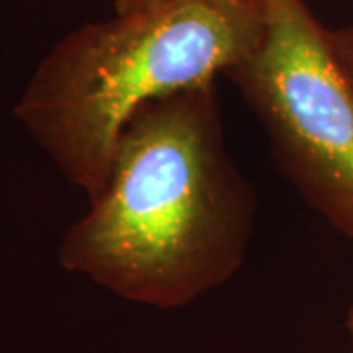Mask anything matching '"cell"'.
<instances>
[{"label": "cell", "instance_id": "cell-4", "mask_svg": "<svg viewBox=\"0 0 353 353\" xmlns=\"http://www.w3.org/2000/svg\"><path fill=\"white\" fill-rule=\"evenodd\" d=\"M332 41L340 55L341 63L347 69L353 81V26H345L340 30H332Z\"/></svg>", "mask_w": 353, "mask_h": 353}, {"label": "cell", "instance_id": "cell-6", "mask_svg": "<svg viewBox=\"0 0 353 353\" xmlns=\"http://www.w3.org/2000/svg\"><path fill=\"white\" fill-rule=\"evenodd\" d=\"M347 330H350V341H352V350L350 353H353V306L350 310V316H347Z\"/></svg>", "mask_w": 353, "mask_h": 353}, {"label": "cell", "instance_id": "cell-5", "mask_svg": "<svg viewBox=\"0 0 353 353\" xmlns=\"http://www.w3.org/2000/svg\"><path fill=\"white\" fill-rule=\"evenodd\" d=\"M161 2H165V0H112L114 12L116 14L145 10V8H153V6H157V4H161Z\"/></svg>", "mask_w": 353, "mask_h": 353}, {"label": "cell", "instance_id": "cell-1", "mask_svg": "<svg viewBox=\"0 0 353 353\" xmlns=\"http://www.w3.org/2000/svg\"><path fill=\"white\" fill-rule=\"evenodd\" d=\"M255 210L226 145L216 81L183 88L132 116L59 261L128 303L181 308L240 271Z\"/></svg>", "mask_w": 353, "mask_h": 353}, {"label": "cell", "instance_id": "cell-2", "mask_svg": "<svg viewBox=\"0 0 353 353\" xmlns=\"http://www.w3.org/2000/svg\"><path fill=\"white\" fill-rule=\"evenodd\" d=\"M263 34V0H165L71 30L39 61L14 114L92 199L120 134L152 101L214 83Z\"/></svg>", "mask_w": 353, "mask_h": 353}, {"label": "cell", "instance_id": "cell-3", "mask_svg": "<svg viewBox=\"0 0 353 353\" xmlns=\"http://www.w3.org/2000/svg\"><path fill=\"white\" fill-rule=\"evenodd\" d=\"M265 130L281 173L353 240V81L306 0H263V34L224 75Z\"/></svg>", "mask_w": 353, "mask_h": 353}]
</instances>
